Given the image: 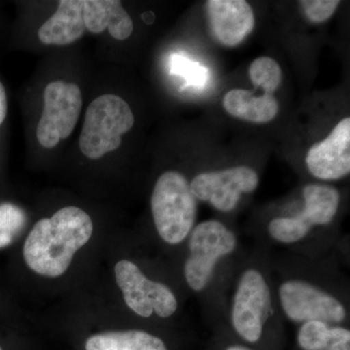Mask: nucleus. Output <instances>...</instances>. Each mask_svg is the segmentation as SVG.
Returning a JSON list of instances; mask_svg holds the SVG:
<instances>
[{
    "label": "nucleus",
    "mask_w": 350,
    "mask_h": 350,
    "mask_svg": "<svg viewBox=\"0 0 350 350\" xmlns=\"http://www.w3.org/2000/svg\"><path fill=\"white\" fill-rule=\"evenodd\" d=\"M93 221L77 206H66L51 218L39 220L24 245V259L31 271L47 278L66 273L75 254L91 239Z\"/></svg>",
    "instance_id": "obj_1"
},
{
    "label": "nucleus",
    "mask_w": 350,
    "mask_h": 350,
    "mask_svg": "<svg viewBox=\"0 0 350 350\" xmlns=\"http://www.w3.org/2000/svg\"><path fill=\"white\" fill-rule=\"evenodd\" d=\"M151 211L157 232L165 243L178 244L187 238L197 215V200L183 174L170 170L159 177Z\"/></svg>",
    "instance_id": "obj_2"
},
{
    "label": "nucleus",
    "mask_w": 350,
    "mask_h": 350,
    "mask_svg": "<svg viewBox=\"0 0 350 350\" xmlns=\"http://www.w3.org/2000/svg\"><path fill=\"white\" fill-rule=\"evenodd\" d=\"M135 124L130 105L116 94H103L92 101L85 115L79 137L80 150L87 158L98 160L116 150L122 135Z\"/></svg>",
    "instance_id": "obj_3"
},
{
    "label": "nucleus",
    "mask_w": 350,
    "mask_h": 350,
    "mask_svg": "<svg viewBox=\"0 0 350 350\" xmlns=\"http://www.w3.org/2000/svg\"><path fill=\"white\" fill-rule=\"evenodd\" d=\"M190 255L184 267L189 286L202 291L211 282L218 260L230 254L237 246V238L218 221H204L191 234Z\"/></svg>",
    "instance_id": "obj_4"
},
{
    "label": "nucleus",
    "mask_w": 350,
    "mask_h": 350,
    "mask_svg": "<svg viewBox=\"0 0 350 350\" xmlns=\"http://www.w3.org/2000/svg\"><path fill=\"white\" fill-rule=\"evenodd\" d=\"M43 96L44 107L36 137L41 146L51 149L75 131L81 114L82 93L75 83L54 81L46 86Z\"/></svg>",
    "instance_id": "obj_5"
},
{
    "label": "nucleus",
    "mask_w": 350,
    "mask_h": 350,
    "mask_svg": "<svg viewBox=\"0 0 350 350\" xmlns=\"http://www.w3.org/2000/svg\"><path fill=\"white\" fill-rule=\"evenodd\" d=\"M115 278L126 306L142 317L156 313L170 317L177 310V300L169 287L152 282L133 262L122 260L115 266Z\"/></svg>",
    "instance_id": "obj_6"
},
{
    "label": "nucleus",
    "mask_w": 350,
    "mask_h": 350,
    "mask_svg": "<svg viewBox=\"0 0 350 350\" xmlns=\"http://www.w3.org/2000/svg\"><path fill=\"white\" fill-rule=\"evenodd\" d=\"M271 305V292L261 273L246 271L239 280L232 312V325L241 338L250 342L259 340Z\"/></svg>",
    "instance_id": "obj_7"
},
{
    "label": "nucleus",
    "mask_w": 350,
    "mask_h": 350,
    "mask_svg": "<svg viewBox=\"0 0 350 350\" xmlns=\"http://www.w3.org/2000/svg\"><path fill=\"white\" fill-rule=\"evenodd\" d=\"M280 303L290 319L296 322L340 323L345 319V306L338 299L301 280H289L280 289Z\"/></svg>",
    "instance_id": "obj_8"
},
{
    "label": "nucleus",
    "mask_w": 350,
    "mask_h": 350,
    "mask_svg": "<svg viewBox=\"0 0 350 350\" xmlns=\"http://www.w3.org/2000/svg\"><path fill=\"white\" fill-rule=\"evenodd\" d=\"M259 184V176L247 167H232L220 172L197 175L190 184L196 200L209 202L224 213L232 211L243 193L253 192Z\"/></svg>",
    "instance_id": "obj_9"
},
{
    "label": "nucleus",
    "mask_w": 350,
    "mask_h": 350,
    "mask_svg": "<svg viewBox=\"0 0 350 350\" xmlns=\"http://www.w3.org/2000/svg\"><path fill=\"white\" fill-rule=\"evenodd\" d=\"M306 165L310 174L323 180L342 178L350 172V119L345 118L323 142L308 152Z\"/></svg>",
    "instance_id": "obj_10"
},
{
    "label": "nucleus",
    "mask_w": 350,
    "mask_h": 350,
    "mask_svg": "<svg viewBox=\"0 0 350 350\" xmlns=\"http://www.w3.org/2000/svg\"><path fill=\"white\" fill-rule=\"evenodd\" d=\"M206 8L214 38L223 45H239L254 29V13L247 1L209 0Z\"/></svg>",
    "instance_id": "obj_11"
},
{
    "label": "nucleus",
    "mask_w": 350,
    "mask_h": 350,
    "mask_svg": "<svg viewBox=\"0 0 350 350\" xmlns=\"http://www.w3.org/2000/svg\"><path fill=\"white\" fill-rule=\"evenodd\" d=\"M83 12V0H62L54 15L39 29V40L50 46H66L75 42L86 31Z\"/></svg>",
    "instance_id": "obj_12"
},
{
    "label": "nucleus",
    "mask_w": 350,
    "mask_h": 350,
    "mask_svg": "<svg viewBox=\"0 0 350 350\" xmlns=\"http://www.w3.org/2000/svg\"><path fill=\"white\" fill-rule=\"evenodd\" d=\"M83 16L86 29L92 33L107 29L113 38L120 41L133 33V20L118 0H85Z\"/></svg>",
    "instance_id": "obj_13"
},
{
    "label": "nucleus",
    "mask_w": 350,
    "mask_h": 350,
    "mask_svg": "<svg viewBox=\"0 0 350 350\" xmlns=\"http://www.w3.org/2000/svg\"><path fill=\"white\" fill-rule=\"evenodd\" d=\"M223 105L232 116L258 124L268 123L278 112V103L273 94L256 96L250 91L241 89L228 92Z\"/></svg>",
    "instance_id": "obj_14"
},
{
    "label": "nucleus",
    "mask_w": 350,
    "mask_h": 350,
    "mask_svg": "<svg viewBox=\"0 0 350 350\" xmlns=\"http://www.w3.org/2000/svg\"><path fill=\"white\" fill-rule=\"evenodd\" d=\"M305 208L297 215L310 230L314 225H327L337 214L340 194L335 188L310 184L304 189Z\"/></svg>",
    "instance_id": "obj_15"
},
{
    "label": "nucleus",
    "mask_w": 350,
    "mask_h": 350,
    "mask_svg": "<svg viewBox=\"0 0 350 350\" xmlns=\"http://www.w3.org/2000/svg\"><path fill=\"white\" fill-rule=\"evenodd\" d=\"M87 350H167L161 338L144 331L109 332L88 338Z\"/></svg>",
    "instance_id": "obj_16"
},
{
    "label": "nucleus",
    "mask_w": 350,
    "mask_h": 350,
    "mask_svg": "<svg viewBox=\"0 0 350 350\" xmlns=\"http://www.w3.org/2000/svg\"><path fill=\"white\" fill-rule=\"evenodd\" d=\"M298 342L305 350H350V332L340 327L330 328L320 321H308L299 331Z\"/></svg>",
    "instance_id": "obj_17"
},
{
    "label": "nucleus",
    "mask_w": 350,
    "mask_h": 350,
    "mask_svg": "<svg viewBox=\"0 0 350 350\" xmlns=\"http://www.w3.org/2000/svg\"><path fill=\"white\" fill-rule=\"evenodd\" d=\"M251 81L256 88H262L265 94L275 93L282 81V71L275 59L268 57H258L250 68Z\"/></svg>",
    "instance_id": "obj_18"
},
{
    "label": "nucleus",
    "mask_w": 350,
    "mask_h": 350,
    "mask_svg": "<svg viewBox=\"0 0 350 350\" xmlns=\"http://www.w3.org/2000/svg\"><path fill=\"white\" fill-rule=\"evenodd\" d=\"M172 72L184 77L186 87L202 89L208 80V69L198 62L183 56H174L172 59Z\"/></svg>",
    "instance_id": "obj_19"
},
{
    "label": "nucleus",
    "mask_w": 350,
    "mask_h": 350,
    "mask_svg": "<svg viewBox=\"0 0 350 350\" xmlns=\"http://www.w3.org/2000/svg\"><path fill=\"white\" fill-rule=\"evenodd\" d=\"M310 229L295 217L276 218L269 225V232L273 239L283 243H294L305 238Z\"/></svg>",
    "instance_id": "obj_20"
},
{
    "label": "nucleus",
    "mask_w": 350,
    "mask_h": 350,
    "mask_svg": "<svg viewBox=\"0 0 350 350\" xmlns=\"http://www.w3.org/2000/svg\"><path fill=\"white\" fill-rule=\"evenodd\" d=\"M24 221V214L17 207L9 204L0 206V248L12 243Z\"/></svg>",
    "instance_id": "obj_21"
},
{
    "label": "nucleus",
    "mask_w": 350,
    "mask_h": 350,
    "mask_svg": "<svg viewBox=\"0 0 350 350\" xmlns=\"http://www.w3.org/2000/svg\"><path fill=\"white\" fill-rule=\"evenodd\" d=\"M306 18L312 23H323L331 18L340 4L338 0H303L300 2Z\"/></svg>",
    "instance_id": "obj_22"
},
{
    "label": "nucleus",
    "mask_w": 350,
    "mask_h": 350,
    "mask_svg": "<svg viewBox=\"0 0 350 350\" xmlns=\"http://www.w3.org/2000/svg\"><path fill=\"white\" fill-rule=\"evenodd\" d=\"M8 103H7V94L5 88L0 82V125H2L7 116Z\"/></svg>",
    "instance_id": "obj_23"
},
{
    "label": "nucleus",
    "mask_w": 350,
    "mask_h": 350,
    "mask_svg": "<svg viewBox=\"0 0 350 350\" xmlns=\"http://www.w3.org/2000/svg\"><path fill=\"white\" fill-rule=\"evenodd\" d=\"M227 350H251L247 349V347H239V345H237V347H229Z\"/></svg>",
    "instance_id": "obj_24"
},
{
    "label": "nucleus",
    "mask_w": 350,
    "mask_h": 350,
    "mask_svg": "<svg viewBox=\"0 0 350 350\" xmlns=\"http://www.w3.org/2000/svg\"><path fill=\"white\" fill-rule=\"evenodd\" d=\"M0 350H2L1 347H0Z\"/></svg>",
    "instance_id": "obj_25"
}]
</instances>
